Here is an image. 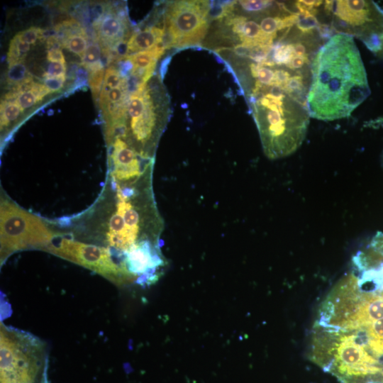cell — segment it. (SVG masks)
<instances>
[{
  "label": "cell",
  "instance_id": "52a82bcc",
  "mask_svg": "<svg viewBox=\"0 0 383 383\" xmlns=\"http://www.w3.org/2000/svg\"><path fill=\"white\" fill-rule=\"evenodd\" d=\"M324 11L338 32L355 36L376 57L383 60V9L373 1L323 2Z\"/></svg>",
  "mask_w": 383,
  "mask_h": 383
},
{
  "label": "cell",
  "instance_id": "ffe728a7",
  "mask_svg": "<svg viewBox=\"0 0 383 383\" xmlns=\"http://www.w3.org/2000/svg\"><path fill=\"white\" fill-rule=\"evenodd\" d=\"M30 89L21 92L16 99L23 111L33 106L38 102L40 101Z\"/></svg>",
  "mask_w": 383,
  "mask_h": 383
},
{
  "label": "cell",
  "instance_id": "ba28073f",
  "mask_svg": "<svg viewBox=\"0 0 383 383\" xmlns=\"http://www.w3.org/2000/svg\"><path fill=\"white\" fill-rule=\"evenodd\" d=\"M208 1H172L163 14L166 49L202 45L208 34L212 16Z\"/></svg>",
  "mask_w": 383,
  "mask_h": 383
},
{
  "label": "cell",
  "instance_id": "44dd1931",
  "mask_svg": "<svg viewBox=\"0 0 383 383\" xmlns=\"http://www.w3.org/2000/svg\"><path fill=\"white\" fill-rule=\"evenodd\" d=\"M43 31L38 27H30L29 28L18 33L20 38L28 44H35L38 38L43 37Z\"/></svg>",
  "mask_w": 383,
  "mask_h": 383
},
{
  "label": "cell",
  "instance_id": "9a60e30c",
  "mask_svg": "<svg viewBox=\"0 0 383 383\" xmlns=\"http://www.w3.org/2000/svg\"><path fill=\"white\" fill-rule=\"evenodd\" d=\"M101 54L102 50L99 43L94 42L88 45L82 58V64L88 71L99 70L104 67L101 60Z\"/></svg>",
  "mask_w": 383,
  "mask_h": 383
},
{
  "label": "cell",
  "instance_id": "9c48e42d",
  "mask_svg": "<svg viewBox=\"0 0 383 383\" xmlns=\"http://www.w3.org/2000/svg\"><path fill=\"white\" fill-rule=\"evenodd\" d=\"M60 258L87 268L117 286L132 284V282L108 248L61 235L44 250Z\"/></svg>",
  "mask_w": 383,
  "mask_h": 383
},
{
  "label": "cell",
  "instance_id": "7c38bea8",
  "mask_svg": "<svg viewBox=\"0 0 383 383\" xmlns=\"http://www.w3.org/2000/svg\"><path fill=\"white\" fill-rule=\"evenodd\" d=\"M165 50L163 44H160L150 50L128 55L127 58L133 64L130 78L138 85L148 82L153 76L157 62Z\"/></svg>",
  "mask_w": 383,
  "mask_h": 383
},
{
  "label": "cell",
  "instance_id": "4316f807",
  "mask_svg": "<svg viewBox=\"0 0 383 383\" xmlns=\"http://www.w3.org/2000/svg\"><path fill=\"white\" fill-rule=\"evenodd\" d=\"M367 383H383V382H367Z\"/></svg>",
  "mask_w": 383,
  "mask_h": 383
},
{
  "label": "cell",
  "instance_id": "5b68a950",
  "mask_svg": "<svg viewBox=\"0 0 383 383\" xmlns=\"http://www.w3.org/2000/svg\"><path fill=\"white\" fill-rule=\"evenodd\" d=\"M0 260L2 266L13 254L45 248L64 235L55 220L30 212L14 201L1 187Z\"/></svg>",
  "mask_w": 383,
  "mask_h": 383
},
{
  "label": "cell",
  "instance_id": "603a6c76",
  "mask_svg": "<svg viewBox=\"0 0 383 383\" xmlns=\"http://www.w3.org/2000/svg\"><path fill=\"white\" fill-rule=\"evenodd\" d=\"M65 75L58 77H46L43 80V84L51 93L59 91L62 87L65 82Z\"/></svg>",
  "mask_w": 383,
  "mask_h": 383
},
{
  "label": "cell",
  "instance_id": "d4e9b609",
  "mask_svg": "<svg viewBox=\"0 0 383 383\" xmlns=\"http://www.w3.org/2000/svg\"><path fill=\"white\" fill-rule=\"evenodd\" d=\"M47 59L50 62H60L65 65V58L60 48H50L47 52Z\"/></svg>",
  "mask_w": 383,
  "mask_h": 383
},
{
  "label": "cell",
  "instance_id": "d6986e66",
  "mask_svg": "<svg viewBox=\"0 0 383 383\" xmlns=\"http://www.w3.org/2000/svg\"><path fill=\"white\" fill-rule=\"evenodd\" d=\"M104 68L89 72V85L95 100L99 97L104 83Z\"/></svg>",
  "mask_w": 383,
  "mask_h": 383
},
{
  "label": "cell",
  "instance_id": "e0dca14e",
  "mask_svg": "<svg viewBox=\"0 0 383 383\" xmlns=\"http://www.w3.org/2000/svg\"><path fill=\"white\" fill-rule=\"evenodd\" d=\"M84 34V33H81L66 36L62 43V46L82 58L88 47L87 40Z\"/></svg>",
  "mask_w": 383,
  "mask_h": 383
},
{
  "label": "cell",
  "instance_id": "8fae6325",
  "mask_svg": "<svg viewBox=\"0 0 383 383\" xmlns=\"http://www.w3.org/2000/svg\"><path fill=\"white\" fill-rule=\"evenodd\" d=\"M94 27L97 30L101 47L112 48L117 42L125 40L128 24L124 15L109 11L94 23Z\"/></svg>",
  "mask_w": 383,
  "mask_h": 383
},
{
  "label": "cell",
  "instance_id": "7402d4cb",
  "mask_svg": "<svg viewBox=\"0 0 383 383\" xmlns=\"http://www.w3.org/2000/svg\"><path fill=\"white\" fill-rule=\"evenodd\" d=\"M66 66L60 62H50L47 70L44 74V77H58L65 75Z\"/></svg>",
  "mask_w": 383,
  "mask_h": 383
},
{
  "label": "cell",
  "instance_id": "cb8c5ba5",
  "mask_svg": "<svg viewBox=\"0 0 383 383\" xmlns=\"http://www.w3.org/2000/svg\"><path fill=\"white\" fill-rule=\"evenodd\" d=\"M11 41L14 43L23 59H24L27 52L30 50V44L23 40L18 33L11 39Z\"/></svg>",
  "mask_w": 383,
  "mask_h": 383
},
{
  "label": "cell",
  "instance_id": "4fadbf2b",
  "mask_svg": "<svg viewBox=\"0 0 383 383\" xmlns=\"http://www.w3.org/2000/svg\"><path fill=\"white\" fill-rule=\"evenodd\" d=\"M164 26H152L135 31L128 40V56L163 44Z\"/></svg>",
  "mask_w": 383,
  "mask_h": 383
},
{
  "label": "cell",
  "instance_id": "484cf974",
  "mask_svg": "<svg viewBox=\"0 0 383 383\" xmlns=\"http://www.w3.org/2000/svg\"><path fill=\"white\" fill-rule=\"evenodd\" d=\"M39 383H48V380L46 379V380H44V381L40 382H39Z\"/></svg>",
  "mask_w": 383,
  "mask_h": 383
},
{
  "label": "cell",
  "instance_id": "6da1fadb",
  "mask_svg": "<svg viewBox=\"0 0 383 383\" xmlns=\"http://www.w3.org/2000/svg\"><path fill=\"white\" fill-rule=\"evenodd\" d=\"M152 172L128 182L106 177L90 206L55 219L65 235L111 250L132 283L142 286L157 282L167 266L160 248L164 221L155 199Z\"/></svg>",
  "mask_w": 383,
  "mask_h": 383
},
{
  "label": "cell",
  "instance_id": "7a4b0ae2",
  "mask_svg": "<svg viewBox=\"0 0 383 383\" xmlns=\"http://www.w3.org/2000/svg\"><path fill=\"white\" fill-rule=\"evenodd\" d=\"M370 94L365 66L353 38L343 33L330 37L311 63L306 96L309 116L321 121L348 117Z\"/></svg>",
  "mask_w": 383,
  "mask_h": 383
},
{
  "label": "cell",
  "instance_id": "3957f363",
  "mask_svg": "<svg viewBox=\"0 0 383 383\" xmlns=\"http://www.w3.org/2000/svg\"><path fill=\"white\" fill-rule=\"evenodd\" d=\"M248 99L265 155L276 160L294 153L308 129L306 105L279 86L254 87Z\"/></svg>",
  "mask_w": 383,
  "mask_h": 383
},
{
  "label": "cell",
  "instance_id": "277c9868",
  "mask_svg": "<svg viewBox=\"0 0 383 383\" xmlns=\"http://www.w3.org/2000/svg\"><path fill=\"white\" fill-rule=\"evenodd\" d=\"M171 112L168 92L160 77L154 75L129 94L121 120L104 127L106 145L120 138L143 158L155 159Z\"/></svg>",
  "mask_w": 383,
  "mask_h": 383
},
{
  "label": "cell",
  "instance_id": "ac0fdd59",
  "mask_svg": "<svg viewBox=\"0 0 383 383\" xmlns=\"http://www.w3.org/2000/svg\"><path fill=\"white\" fill-rule=\"evenodd\" d=\"M128 79V77H124L113 66H109L105 70L104 83L101 92H106L110 89L121 87Z\"/></svg>",
  "mask_w": 383,
  "mask_h": 383
},
{
  "label": "cell",
  "instance_id": "30bf717a",
  "mask_svg": "<svg viewBox=\"0 0 383 383\" xmlns=\"http://www.w3.org/2000/svg\"><path fill=\"white\" fill-rule=\"evenodd\" d=\"M108 148L107 177L117 182L137 179L153 168L155 159L140 157L124 140L116 138Z\"/></svg>",
  "mask_w": 383,
  "mask_h": 383
},
{
  "label": "cell",
  "instance_id": "8992f818",
  "mask_svg": "<svg viewBox=\"0 0 383 383\" xmlns=\"http://www.w3.org/2000/svg\"><path fill=\"white\" fill-rule=\"evenodd\" d=\"M1 383H38L48 379V356L34 335L0 326Z\"/></svg>",
  "mask_w": 383,
  "mask_h": 383
},
{
  "label": "cell",
  "instance_id": "2e32d148",
  "mask_svg": "<svg viewBox=\"0 0 383 383\" xmlns=\"http://www.w3.org/2000/svg\"><path fill=\"white\" fill-rule=\"evenodd\" d=\"M31 77L23 62L9 65L6 77L8 84L13 87L18 85Z\"/></svg>",
  "mask_w": 383,
  "mask_h": 383
},
{
  "label": "cell",
  "instance_id": "5bb4252c",
  "mask_svg": "<svg viewBox=\"0 0 383 383\" xmlns=\"http://www.w3.org/2000/svg\"><path fill=\"white\" fill-rule=\"evenodd\" d=\"M23 112L16 100L1 102V136L10 134L12 126L17 122Z\"/></svg>",
  "mask_w": 383,
  "mask_h": 383
}]
</instances>
